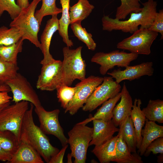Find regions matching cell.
<instances>
[{
    "label": "cell",
    "mask_w": 163,
    "mask_h": 163,
    "mask_svg": "<svg viewBox=\"0 0 163 163\" xmlns=\"http://www.w3.org/2000/svg\"><path fill=\"white\" fill-rule=\"evenodd\" d=\"M34 105L26 112L22 122L20 141L28 144L39 154L45 162L49 163L51 158L59 151L50 143L48 137L35 124L33 117Z\"/></svg>",
    "instance_id": "1"
},
{
    "label": "cell",
    "mask_w": 163,
    "mask_h": 163,
    "mask_svg": "<svg viewBox=\"0 0 163 163\" xmlns=\"http://www.w3.org/2000/svg\"><path fill=\"white\" fill-rule=\"evenodd\" d=\"M142 10L137 13H132L130 18L126 21H120L104 15L102 18V29L111 31L120 30L124 33L133 34L140 28H148L152 23L157 13V2L154 0H148L142 3Z\"/></svg>",
    "instance_id": "2"
},
{
    "label": "cell",
    "mask_w": 163,
    "mask_h": 163,
    "mask_svg": "<svg viewBox=\"0 0 163 163\" xmlns=\"http://www.w3.org/2000/svg\"><path fill=\"white\" fill-rule=\"evenodd\" d=\"M41 0H33L27 8L22 9L17 16L12 20L9 25L18 29L21 38L28 40L37 47L40 48L38 35L40 25L35 16L36 9Z\"/></svg>",
    "instance_id": "3"
},
{
    "label": "cell",
    "mask_w": 163,
    "mask_h": 163,
    "mask_svg": "<svg viewBox=\"0 0 163 163\" xmlns=\"http://www.w3.org/2000/svg\"><path fill=\"white\" fill-rule=\"evenodd\" d=\"M82 46L75 49L67 46L63 48L61 85L70 86L75 79L82 81L86 78V64L82 56Z\"/></svg>",
    "instance_id": "4"
},
{
    "label": "cell",
    "mask_w": 163,
    "mask_h": 163,
    "mask_svg": "<svg viewBox=\"0 0 163 163\" xmlns=\"http://www.w3.org/2000/svg\"><path fill=\"white\" fill-rule=\"evenodd\" d=\"M93 132V127L79 123L68 132V143L70 146L71 153L75 159L74 163H85Z\"/></svg>",
    "instance_id": "5"
},
{
    "label": "cell",
    "mask_w": 163,
    "mask_h": 163,
    "mask_svg": "<svg viewBox=\"0 0 163 163\" xmlns=\"http://www.w3.org/2000/svg\"><path fill=\"white\" fill-rule=\"evenodd\" d=\"M29 108V102L25 101L6 106L0 111V130L12 132L20 141L22 122Z\"/></svg>",
    "instance_id": "6"
},
{
    "label": "cell",
    "mask_w": 163,
    "mask_h": 163,
    "mask_svg": "<svg viewBox=\"0 0 163 163\" xmlns=\"http://www.w3.org/2000/svg\"><path fill=\"white\" fill-rule=\"evenodd\" d=\"M158 35V33L148 28H140L132 35L119 42L117 48L138 55H149L151 53V46Z\"/></svg>",
    "instance_id": "7"
},
{
    "label": "cell",
    "mask_w": 163,
    "mask_h": 163,
    "mask_svg": "<svg viewBox=\"0 0 163 163\" xmlns=\"http://www.w3.org/2000/svg\"><path fill=\"white\" fill-rule=\"evenodd\" d=\"M138 56V55L136 54L117 50L107 53L97 52L92 57L91 61L100 66V73L104 75L115 66L125 68L129 66L131 62L136 59Z\"/></svg>",
    "instance_id": "8"
},
{
    "label": "cell",
    "mask_w": 163,
    "mask_h": 163,
    "mask_svg": "<svg viewBox=\"0 0 163 163\" xmlns=\"http://www.w3.org/2000/svg\"><path fill=\"white\" fill-rule=\"evenodd\" d=\"M34 111L38 117L42 131L46 134L56 136L62 147L68 144V139L65 136L59 120L60 110L56 109L47 111L41 105L35 107Z\"/></svg>",
    "instance_id": "9"
},
{
    "label": "cell",
    "mask_w": 163,
    "mask_h": 163,
    "mask_svg": "<svg viewBox=\"0 0 163 163\" xmlns=\"http://www.w3.org/2000/svg\"><path fill=\"white\" fill-rule=\"evenodd\" d=\"M121 87L111 76L103 77L102 83L93 91L82 107L83 111L91 112L103 103L120 92Z\"/></svg>",
    "instance_id": "10"
},
{
    "label": "cell",
    "mask_w": 163,
    "mask_h": 163,
    "mask_svg": "<svg viewBox=\"0 0 163 163\" xmlns=\"http://www.w3.org/2000/svg\"><path fill=\"white\" fill-rule=\"evenodd\" d=\"M103 77L91 75L77 83V89L72 100L64 113L69 112L71 115L77 113L86 102L96 88L103 82Z\"/></svg>",
    "instance_id": "11"
},
{
    "label": "cell",
    "mask_w": 163,
    "mask_h": 163,
    "mask_svg": "<svg viewBox=\"0 0 163 163\" xmlns=\"http://www.w3.org/2000/svg\"><path fill=\"white\" fill-rule=\"evenodd\" d=\"M42 65L41 72L36 83L37 88L49 91L56 90L62 84V61L53 59Z\"/></svg>",
    "instance_id": "12"
},
{
    "label": "cell",
    "mask_w": 163,
    "mask_h": 163,
    "mask_svg": "<svg viewBox=\"0 0 163 163\" xmlns=\"http://www.w3.org/2000/svg\"><path fill=\"white\" fill-rule=\"evenodd\" d=\"M13 95L12 101L15 103L22 101L30 102L35 107L41 105L38 95L27 79L19 73L5 84Z\"/></svg>",
    "instance_id": "13"
},
{
    "label": "cell",
    "mask_w": 163,
    "mask_h": 163,
    "mask_svg": "<svg viewBox=\"0 0 163 163\" xmlns=\"http://www.w3.org/2000/svg\"><path fill=\"white\" fill-rule=\"evenodd\" d=\"M153 66L152 62H143L134 66H127L123 70L120 69H115L107 74L115 78L116 82L119 84L124 80L131 81L145 75L152 76L154 72Z\"/></svg>",
    "instance_id": "14"
},
{
    "label": "cell",
    "mask_w": 163,
    "mask_h": 163,
    "mask_svg": "<svg viewBox=\"0 0 163 163\" xmlns=\"http://www.w3.org/2000/svg\"><path fill=\"white\" fill-rule=\"evenodd\" d=\"M93 124L92 138L89 143V146L101 145L107 141L119 131L112 120L105 121L101 120H92Z\"/></svg>",
    "instance_id": "15"
},
{
    "label": "cell",
    "mask_w": 163,
    "mask_h": 163,
    "mask_svg": "<svg viewBox=\"0 0 163 163\" xmlns=\"http://www.w3.org/2000/svg\"><path fill=\"white\" fill-rule=\"evenodd\" d=\"M57 15L52 16L51 18L47 21L46 24L40 38V48L43 58L40 62L42 65L47 63L53 58L50 52V47L52 37L59 29V19Z\"/></svg>",
    "instance_id": "16"
},
{
    "label": "cell",
    "mask_w": 163,
    "mask_h": 163,
    "mask_svg": "<svg viewBox=\"0 0 163 163\" xmlns=\"http://www.w3.org/2000/svg\"><path fill=\"white\" fill-rule=\"evenodd\" d=\"M120 92L121 100L113 108L112 121L116 127L126 117L130 116L133 105L132 99L125 83Z\"/></svg>",
    "instance_id": "17"
},
{
    "label": "cell",
    "mask_w": 163,
    "mask_h": 163,
    "mask_svg": "<svg viewBox=\"0 0 163 163\" xmlns=\"http://www.w3.org/2000/svg\"><path fill=\"white\" fill-rule=\"evenodd\" d=\"M10 163H43L42 157L31 146L21 141L19 147L8 162Z\"/></svg>",
    "instance_id": "18"
},
{
    "label": "cell",
    "mask_w": 163,
    "mask_h": 163,
    "mask_svg": "<svg viewBox=\"0 0 163 163\" xmlns=\"http://www.w3.org/2000/svg\"><path fill=\"white\" fill-rule=\"evenodd\" d=\"M141 131V144L138 151V153L141 156L143 155L146 148L151 142L158 138L163 137V126L147 119Z\"/></svg>",
    "instance_id": "19"
},
{
    "label": "cell",
    "mask_w": 163,
    "mask_h": 163,
    "mask_svg": "<svg viewBox=\"0 0 163 163\" xmlns=\"http://www.w3.org/2000/svg\"><path fill=\"white\" fill-rule=\"evenodd\" d=\"M116 145V154L113 161L118 163H143L142 158L136 153H131L119 129Z\"/></svg>",
    "instance_id": "20"
},
{
    "label": "cell",
    "mask_w": 163,
    "mask_h": 163,
    "mask_svg": "<svg viewBox=\"0 0 163 163\" xmlns=\"http://www.w3.org/2000/svg\"><path fill=\"white\" fill-rule=\"evenodd\" d=\"M118 135L99 145L95 146L91 151L101 163L113 161L116 154V145Z\"/></svg>",
    "instance_id": "21"
},
{
    "label": "cell",
    "mask_w": 163,
    "mask_h": 163,
    "mask_svg": "<svg viewBox=\"0 0 163 163\" xmlns=\"http://www.w3.org/2000/svg\"><path fill=\"white\" fill-rule=\"evenodd\" d=\"M120 97L121 93L120 92L114 97L103 103L101 107L97 110L93 116H91L89 118L79 123L86 125L94 119L101 120L105 121L111 120L113 116V110L116 103L120 99Z\"/></svg>",
    "instance_id": "22"
},
{
    "label": "cell",
    "mask_w": 163,
    "mask_h": 163,
    "mask_svg": "<svg viewBox=\"0 0 163 163\" xmlns=\"http://www.w3.org/2000/svg\"><path fill=\"white\" fill-rule=\"evenodd\" d=\"M142 104L140 99L135 98L130 115L136 132L137 139V148L138 149L140 146L142 139V130L145 124L146 119L141 108Z\"/></svg>",
    "instance_id": "23"
},
{
    "label": "cell",
    "mask_w": 163,
    "mask_h": 163,
    "mask_svg": "<svg viewBox=\"0 0 163 163\" xmlns=\"http://www.w3.org/2000/svg\"><path fill=\"white\" fill-rule=\"evenodd\" d=\"M62 8V16L59 19V33L62 39L63 42L69 47L73 45L72 40L70 39L68 35V29L70 24L69 16L70 0H59Z\"/></svg>",
    "instance_id": "24"
},
{
    "label": "cell",
    "mask_w": 163,
    "mask_h": 163,
    "mask_svg": "<svg viewBox=\"0 0 163 163\" xmlns=\"http://www.w3.org/2000/svg\"><path fill=\"white\" fill-rule=\"evenodd\" d=\"M119 126L123 137L129 151L132 153L136 152L137 139L136 133L130 116L126 117L121 123Z\"/></svg>",
    "instance_id": "25"
},
{
    "label": "cell",
    "mask_w": 163,
    "mask_h": 163,
    "mask_svg": "<svg viewBox=\"0 0 163 163\" xmlns=\"http://www.w3.org/2000/svg\"><path fill=\"white\" fill-rule=\"evenodd\" d=\"M94 8L88 0H78L76 3L70 7V24L77 21L82 22L88 16Z\"/></svg>",
    "instance_id": "26"
},
{
    "label": "cell",
    "mask_w": 163,
    "mask_h": 163,
    "mask_svg": "<svg viewBox=\"0 0 163 163\" xmlns=\"http://www.w3.org/2000/svg\"><path fill=\"white\" fill-rule=\"evenodd\" d=\"M149 120L163 123V101L159 99L150 100L147 106L142 110Z\"/></svg>",
    "instance_id": "27"
},
{
    "label": "cell",
    "mask_w": 163,
    "mask_h": 163,
    "mask_svg": "<svg viewBox=\"0 0 163 163\" xmlns=\"http://www.w3.org/2000/svg\"><path fill=\"white\" fill-rule=\"evenodd\" d=\"M20 142L12 132L0 130V146L12 157L18 149Z\"/></svg>",
    "instance_id": "28"
},
{
    "label": "cell",
    "mask_w": 163,
    "mask_h": 163,
    "mask_svg": "<svg viewBox=\"0 0 163 163\" xmlns=\"http://www.w3.org/2000/svg\"><path fill=\"white\" fill-rule=\"evenodd\" d=\"M24 40L21 38L11 45L0 46V57L7 62L17 65V56L22 51Z\"/></svg>",
    "instance_id": "29"
},
{
    "label": "cell",
    "mask_w": 163,
    "mask_h": 163,
    "mask_svg": "<svg viewBox=\"0 0 163 163\" xmlns=\"http://www.w3.org/2000/svg\"><path fill=\"white\" fill-rule=\"evenodd\" d=\"M120 1L121 4L117 9L115 18L116 19H124L129 14L132 13H138L142 10L139 0Z\"/></svg>",
    "instance_id": "30"
},
{
    "label": "cell",
    "mask_w": 163,
    "mask_h": 163,
    "mask_svg": "<svg viewBox=\"0 0 163 163\" xmlns=\"http://www.w3.org/2000/svg\"><path fill=\"white\" fill-rule=\"evenodd\" d=\"M81 22L77 21L71 24V28L79 40L84 43L88 49L94 51L96 48V43L93 39L92 34L82 26Z\"/></svg>",
    "instance_id": "31"
},
{
    "label": "cell",
    "mask_w": 163,
    "mask_h": 163,
    "mask_svg": "<svg viewBox=\"0 0 163 163\" xmlns=\"http://www.w3.org/2000/svg\"><path fill=\"white\" fill-rule=\"evenodd\" d=\"M42 4L40 8L37 10L35 16L40 25L43 18L47 15H57L61 13V8L57 7L56 0H41Z\"/></svg>",
    "instance_id": "32"
},
{
    "label": "cell",
    "mask_w": 163,
    "mask_h": 163,
    "mask_svg": "<svg viewBox=\"0 0 163 163\" xmlns=\"http://www.w3.org/2000/svg\"><path fill=\"white\" fill-rule=\"evenodd\" d=\"M21 34L17 28H10L3 26L0 27V46H8L18 42L21 38Z\"/></svg>",
    "instance_id": "33"
},
{
    "label": "cell",
    "mask_w": 163,
    "mask_h": 163,
    "mask_svg": "<svg viewBox=\"0 0 163 163\" xmlns=\"http://www.w3.org/2000/svg\"><path fill=\"white\" fill-rule=\"evenodd\" d=\"M18 70L17 65L7 62L0 57V85H6L14 78Z\"/></svg>",
    "instance_id": "34"
},
{
    "label": "cell",
    "mask_w": 163,
    "mask_h": 163,
    "mask_svg": "<svg viewBox=\"0 0 163 163\" xmlns=\"http://www.w3.org/2000/svg\"><path fill=\"white\" fill-rule=\"evenodd\" d=\"M77 87L61 85L56 89L57 97L61 104V107L66 109L69 103L72 99L75 92Z\"/></svg>",
    "instance_id": "35"
},
{
    "label": "cell",
    "mask_w": 163,
    "mask_h": 163,
    "mask_svg": "<svg viewBox=\"0 0 163 163\" xmlns=\"http://www.w3.org/2000/svg\"><path fill=\"white\" fill-rule=\"evenodd\" d=\"M21 10L15 0H0V17L6 11L13 20L18 16Z\"/></svg>",
    "instance_id": "36"
},
{
    "label": "cell",
    "mask_w": 163,
    "mask_h": 163,
    "mask_svg": "<svg viewBox=\"0 0 163 163\" xmlns=\"http://www.w3.org/2000/svg\"><path fill=\"white\" fill-rule=\"evenodd\" d=\"M151 152L154 155L163 154V137L158 138L151 142L146 148L143 155L148 157Z\"/></svg>",
    "instance_id": "37"
},
{
    "label": "cell",
    "mask_w": 163,
    "mask_h": 163,
    "mask_svg": "<svg viewBox=\"0 0 163 163\" xmlns=\"http://www.w3.org/2000/svg\"><path fill=\"white\" fill-rule=\"evenodd\" d=\"M149 30L159 33L161 35V40L163 38V10H159L157 12L154 21L150 27L148 28Z\"/></svg>",
    "instance_id": "38"
},
{
    "label": "cell",
    "mask_w": 163,
    "mask_h": 163,
    "mask_svg": "<svg viewBox=\"0 0 163 163\" xmlns=\"http://www.w3.org/2000/svg\"><path fill=\"white\" fill-rule=\"evenodd\" d=\"M68 145L67 144L62 147V149L56 155L53 156L49 163H63V159L65 152Z\"/></svg>",
    "instance_id": "39"
},
{
    "label": "cell",
    "mask_w": 163,
    "mask_h": 163,
    "mask_svg": "<svg viewBox=\"0 0 163 163\" xmlns=\"http://www.w3.org/2000/svg\"><path fill=\"white\" fill-rule=\"evenodd\" d=\"M7 92H0V104L10 102L12 97L10 96Z\"/></svg>",
    "instance_id": "40"
},
{
    "label": "cell",
    "mask_w": 163,
    "mask_h": 163,
    "mask_svg": "<svg viewBox=\"0 0 163 163\" xmlns=\"http://www.w3.org/2000/svg\"><path fill=\"white\" fill-rule=\"evenodd\" d=\"M12 156L4 151L0 146V161H7L8 163Z\"/></svg>",
    "instance_id": "41"
},
{
    "label": "cell",
    "mask_w": 163,
    "mask_h": 163,
    "mask_svg": "<svg viewBox=\"0 0 163 163\" xmlns=\"http://www.w3.org/2000/svg\"><path fill=\"white\" fill-rule=\"evenodd\" d=\"M16 3L21 9L27 7L30 4L29 0H17Z\"/></svg>",
    "instance_id": "42"
},
{
    "label": "cell",
    "mask_w": 163,
    "mask_h": 163,
    "mask_svg": "<svg viewBox=\"0 0 163 163\" xmlns=\"http://www.w3.org/2000/svg\"><path fill=\"white\" fill-rule=\"evenodd\" d=\"M11 91L9 87L7 85H0V92H9Z\"/></svg>",
    "instance_id": "43"
},
{
    "label": "cell",
    "mask_w": 163,
    "mask_h": 163,
    "mask_svg": "<svg viewBox=\"0 0 163 163\" xmlns=\"http://www.w3.org/2000/svg\"><path fill=\"white\" fill-rule=\"evenodd\" d=\"M157 162L159 163H163V154H160L157 157Z\"/></svg>",
    "instance_id": "44"
},
{
    "label": "cell",
    "mask_w": 163,
    "mask_h": 163,
    "mask_svg": "<svg viewBox=\"0 0 163 163\" xmlns=\"http://www.w3.org/2000/svg\"><path fill=\"white\" fill-rule=\"evenodd\" d=\"M67 162L68 163H72V156L71 153H68L67 155Z\"/></svg>",
    "instance_id": "45"
},
{
    "label": "cell",
    "mask_w": 163,
    "mask_h": 163,
    "mask_svg": "<svg viewBox=\"0 0 163 163\" xmlns=\"http://www.w3.org/2000/svg\"><path fill=\"white\" fill-rule=\"evenodd\" d=\"M11 104V102L3 104H0V111L6 106Z\"/></svg>",
    "instance_id": "46"
}]
</instances>
